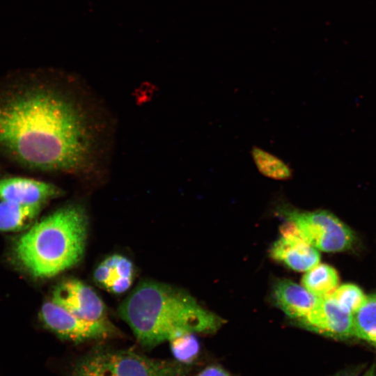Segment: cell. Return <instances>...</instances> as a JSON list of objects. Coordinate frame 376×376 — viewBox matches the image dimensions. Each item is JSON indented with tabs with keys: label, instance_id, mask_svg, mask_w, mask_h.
<instances>
[{
	"label": "cell",
	"instance_id": "obj_20",
	"mask_svg": "<svg viewBox=\"0 0 376 376\" xmlns=\"http://www.w3.org/2000/svg\"><path fill=\"white\" fill-rule=\"evenodd\" d=\"M132 282V278L115 276L108 283L106 289L115 294H121L130 288Z\"/></svg>",
	"mask_w": 376,
	"mask_h": 376
},
{
	"label": "cell",
	"instance_id": "obj_12",
	"mask_svg": "<svg viewBox=\"0 0 376 376\" xmlns=\"http://www.w3.org/2000/svg\"><path fill=\"white\" fill-rule=\"evenodd\" d=\"M41 208L40 206L1 201L0 232H19L28 229Z\"/></svg>",
	"mask_w": 376,
	"mask_h": 376
},
{
	"label": "cell",
	"instance_id": "obj_15",
	"mask_svg": "<svg viewBox=\"0 0 376 376\" xmlns=\"http://www.w3.org/2000/svg\"><path fill=\"white\" fill-rule=\"evenodd\" d=\"M251 154L258 171L264 176L276 180L292 177V169L276 156L256 146L253 147Z\"/></svg>",
	"mask_w": 376,
	"mask_h": 376
},
{
	"label": "cell",
	"instance_id": "obj_2",
	"mask_svg": "<svg viewBox=\"0 0 376 376\" xmlns=\"http://www.w3.org/2000/svg\"><path fill=\"white\" fill-rule=\"evenodd\" d=\"M118 313L147 349L185 333L214 334L224 323L187 292L150 281L135 288Z\"/></svg>",
	"mask_w": 376,
	"mask_h": 376
},
{
	"label": "cell",
	"instance_id": "obj_16",
	"mask_svg": "<svg viewBox=\"0 0 376 376\" xmlns=\"http://www.w3.org/2000/svg\"><path fill=\"white\" fill-rule=\"evenodd\" d=\"M175 360L191 366L197 359L200 344L194 333H185L169 340Z\"/></svg>",
	"mask_w": 376,
	"mask_h": 376
},
{
	"label": "cell",
	"instance_id": "obj_9",
	"mask_svg": "<svg viewBox=\"0 0 376 376\" xmlns=\"http://www.w3.org/2000/svg\"><path fill=\"white\" fill-rule=\"evenodd\" d=\"M298 323L309 330L336 338L354 336L352 314L342 308L331 295L319 297L311 312Z\"/></svg>",
	"mask_w": 376,
	"mask_h": 376
},
{
	"label": "cell",
	"instance_id": "obj_1",
	"mask_svg": "<svg viewBox=\"0 0 376 376\" xmlns=\"http://www.w3.org/2000/svg\"><path fill=\"white\" fill-rule=\"evenodd\" d=\"M95 135L73 99L44 83L0 91V148L29 169L81 173L91 166Z\"/></svg>",
	"mask_w": 376,
	"mask_h": 376
},
{
	"label": "cell",
	"instance_id": "obj_7",
	"mask_svg": "<svg viewBox=\"0 0 376 376\" xmlns=\"http://www.w3.org/2000/svg\"><path fill=\"white\" fill-rule=\"evenodd\" d=\"M49 299L84 320H109L104 301L93 288L78 279H67L58 283Z\"/></svg>",
	"mask_w": 376,
	"mask_h": 376
},
{
	"label": "cell",
	"instance_id": "obj_21",
	"mask_svg": "<svg viewBox=\"0 0 376 376\" xmlns=\"http://www.w3.org/2000/svg\"><path fill=\"white\" fill-rule=\"evenodd\" d=\"M196 376H230V374L221 366L212 364L205 367Z\"/></svg>",
	"mask_w": 376,
	"mask_h": 376
},
{
	"label": "cell",
	"instance_id": "obj_8",
	"mask_svg": "<svg viewBox=\"0 0 376 376\" xmlns=\"http://www.w3.org/2000/svg\"><path fill=\"white\" fill-rule=\"evenodd\" d=\"M280 233L281 237L269 250L272 258L298 272H307L320 263L318 249L304 238L294 222L286 220Z\"/></svg>",
	"mask_w": 376,
	"mask_h": 376
},
{
	"label": "cell",
	"instance_id": "obj_10",
	"mask_svg": "<svg viewBox=\"0 0 376 376\" xmlns=\"http://www.w3.org/2000/svg\"><path fill=\"white\" fill-rule=\"evenodd\" d=\"M62 194L57 186L47 182L25 177L0 178L1 201L42 207Z\"/></svg>",
	"mask_w": 376,
	"mask_h": 376
},
{
	"label": "cell",
	"instance_id": "obj_13",
	"mask_svg": "<svg viewBox=\"0 0 376 376\" xmlns=\"http://www.w3.org/2000/svg\"><path fill=\"white\" fill-rule=\"evenodd\" d=\"M302 285L318 297L331 295L338 288L337 272L327 264H318L304 275Z\"/></svg>",
	"mask_w": 376,
	"mask_h": 376
},
{
	"label": "cell",
	"instance_id": "obj_6",
	"mask_svg": "<svg viewBox=\"0 0 376 376\" xmlns=\"http://www.w3.org/2000/svg\"><path fill=\"white\" fill-rule=\"evenodd\" d=\"M42 325L63 340L82 343L119 336V330L109 321H89L80 318L50 299L39 312Z\"/></svg>",
	"mask_w": 376,
	"mask_h": 376
},
{
	"label": "cell",
	"instance_id": "obj_19",
	"mask_svg": "<svg viewBox=\"0 0 376 376\" xmlns=\"http://www.w3.org/2000/svg\"><path fill=\"white\" fill-rule=\"evenodd\" d=\"M94 280L97 283L106 288L110 281L114 277L112 269L102 262L95 269Z\"/></svg>",
	"mask_w": 376,
	"mask_h": 376
},
{
	"label": "cell",
	"instance_id": "obj_14",
	"mask_svg": "<svg viewBox=\"0 0 376 376\" xmlns=\"http://www.w3.org/2000/svg\"><path fill=\"white\" fill-rule=\"evenodd\" d=\"M354 336L376 349V294L367 296L361 306L352 314Z\"/></svg>",
	"mask_w": 376,
	"mask_h": 376
},
{
	"label": "cell",
	"instance_id": "obj_23",
	"mask_svg": "<svg viewBox=\"0 0 376 376\" xmlns=\"http://www.w3.org/2000/svg\"><path fill=\"white\" fill-rule=\"evenodd\" d=\"M359 371L355 370H346L342 373H338L334 376H358Z\"/></svg>",
	"mask_w": 376,
	"mask_h": 376
},
{
	"label": "cell",
	"instance_id": "obj_17",
	"mask_svg": "<svg viewBox=\"0 0 376 376\" xmlns=\"http://www.w3.org/2000/svg\"><path fill=\"white\" fill-rule=\"evenodd\" d=\"M331 296L342 308L352 314L361 306L367 297L354 284L338 286Z\"/></svg>",
	"mask_w": 376,
	"mask_h": 376
},
{
	"label": "cell",
	"instance_id": "obj_11",
	"mask_svg": "<svg viewBox=\"0 0 376 376\" xmlns=\"http://www.w3.org/2000/svg\"><path fill=\"white\" fill-rule=\"evenodd\" d=\"M272 295L276 305L297 322L311 312L319 299L303 285L286 279L276 281Z\"/></svg>",
	"mask_w": 376,
	"mask_h": 376
},
{
	"label": "cell",
	"instance_id": "obj_22",
	"mask_svg": "<svg viewBox=\"0 0 376 376\" xmlns=\"http://www.w3.org/2000/svg\"><path fill=\"white\" fill-rule=\"evenodd\" d=\"M361 376H376L375 364L371 365Z\"/></svg>",
	"mask_w": 376,
	"mask_h": 376
},
{
	"label": "cell",
	"instance_id": "obj_5",
	"mask_svg": "<svg viewBox=\"0 0 376 376\" xmlns=\"http://www.w3.org/2000/svg\"><path fill=\"white\" fill-rule=\"evenodd\" d=\"M280 212L286 220L294 222L304 238L318 250L338 252L349 249L352 244V230L329 212H300L287 205H282Z\"/></svg>",
	"mask_w": 376,
	"mask_h": 376
},
{
	"label": "cell",
	"instance_id": "obj_18",
	"mask_svg": "<svg viewBox=\"0 0 376 376\" xmlns=\"http://www.w3.org/2000/svg\"><path fill=\"white\" fill-rule=\"evenodd\" d=\"M103 262L112 269L114 277L134 278V265L127 258L119 254H113L105 258Z\"/></svg>",
	"mask_w": 376,
	"mask_h": 376
},
{
	"label": "cell",
	"instance_id": "obj_4",
	"mask_svg": "<svg viewBox=\"0 0 376 376\" xmlns=\"http://www.w3.org/2000/svg\"><path fill=\"white\" fill-rule=\"evenodd\" d=\"M191 366L132 350L96 348L72 364L68 376H187Z\"/></svg>",
	"mask_w": 376,
	"mask_h": 376
},
{
	"label": "cell",
	"instance_id": "obj_3",
	"mask_svg": "<svg viewBox=\"0 0 376 376\" xmlns=\"http://www.w3.org/2000/svg\"><path fill=\"white\" fill-rule=\"evenodd\" d=\"M88 231L84 209L68 205L31 225L14 242L12 256L31 276H54L83 256Z\"/></svg>",
	"mask_w": 376,
	"mask_h": 376
}]
</instances>
